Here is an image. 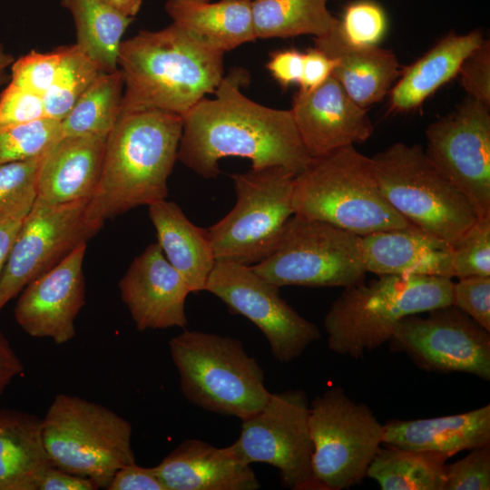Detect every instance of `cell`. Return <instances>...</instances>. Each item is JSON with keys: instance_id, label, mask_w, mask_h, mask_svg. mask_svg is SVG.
I'll use <instances>...</instances> for the list:
<instances>
[{"instance_id": "6da1fadb", "label": "cell", "mask_w": 490, "mask_h": 490, "mask_svg": "<svg viewBox=\"0 0 490 490\" xmlns=\"http://www.w3.org/2000/svg\"><path fill=\"white\" fill-rule=\"evenodd\" d=\"M245 69L224 75L213 98L205 97L183 117L177 160L204 179L217 178L219 161L249 159L253 169L284 167L296 175L312 158L308 154L290 110L261 105L245 96Z\"/></svg>"}, {"instance_id": "9c48e42d", "label": "cell", "mask_w": 490, "mask_h": 490, "mask_svg": "<svg viewBox=\"0 0 490 490\" xmlns=\"http://www.w3.org/2000/svg\"><path fill=\"white\" fill-rule=\"evenodd\" d=\"M295 176L280 166L230 175L236 203L207 230L215 261L250 266L274 251L285 224L294 215Z\"/></svg>"}, {"instance_id": "4fadbf2b", "label": "cell", "mask_w": 490, "mask_h": 490, "mask_svg": "<svg viewBox=\"0 0 490 490\" xmlns=\"http://www.w3.org/2000/svg\"><path fill=\"white\" fill-rule=\"evenodd\" d=\"M388 342L424 371L490 379V331L452 304L402 318Z\"/></svg>"}, {"instance_id": "74e56055", "label": "cell", "mask_w": 490, "mask_h": 490, "mask_svg": "<svg viewBox=\"0 0 490 490\" xmlns=\"http://www.w3.org/2000/svg\"><path fill=\"white\" fill-rule=\"evenodd\" d=\"M60 57L59 48L51 53L31 51L14 61L9 83L44 97L55 78Z\"/></svg>"}, {"instance_id": "f1b7e54d", "label": "cell", "mask_w": 490, "mask_h": 490, "mask_svg": "<svg viewBox=\"0 0 490 490\" xmlns=\"http://www.w3.org/2000/svg\"><path fill=\"white\" fill-rule=\"evenodd\" d=\"M61 4L74 19L78 48L102 72L117 70L122 36L133 18L101 0H62Z\"/></svg>"}, {"instance_id": "603a6c76", "label": "cell", "mask_w": 490, "mask_h": 490, "mask_svg": "<svg viewBox=\"0 0 490 490\" xmlns=\"http://www.w3.org/2000/svg\"><path fill=\"white\" fill-rule=\"evenodd\" d=\"M361 239L367 272L455 278L452 246L418 229L379 231Z\"/></svg>"}, {"instance_id": "ffe728a7", "label": "cell", "mask_w": 490, "mask_h": 490, "mask_svg": "<svg viewBox=\"0 0 490 490\" xmlns=\"http://www.w3.org/2000/svg\"><path fill=\"white\" fill-rule=\"evenodd\" d=\"M167 490H256L260 484L250 465L231 444L216 447L187 439L154 466Z\"/></svg>"}, {"instance_id": "8d00e7d4", "label": "cell", "mask_w": 490, "mask_h": 490, "mask_svg": "<svg viewBox=\"0 0 490 490\" xmlns=\"http://www.w3.org/2000/svg\"><path fill=\"white\" fill-rule=\"evenodd\" d=\"M339 27L343 35L351 43L376 45L386 33L387 17L377 3L357 1L345 9L339 19Z\"/></svg>"}, {"instance_id": "3957f363", "label": "cell", "mask_w": 490, "mask_h": 490, "mask_svg": "<svg viewBox=\"0 0 490 490\" xmlns=\"http://www.w3.org/2000/svg\"><path fill=\"white\" fill-rule=\"evenodd\" d=\"M182 124L181 115L158 110L119 115L106 138L99 183L87 203L91 221L103 226L106 220L167 198Z\"/></svg>"}, {"instance_id": "5b68a950", "label": "cell", "mask_w": 490, "mask_h": 490, "mask_svg": "<svg viewBox=\"0 0 490 490\" xmlns=\"http://www.w3.org/2000/svg\"><path fill=\"white\" fill-rule=\"evenodd\" d=\"M294 215L321 220L358 236L416 229L383 195L371 157L354 145L311 160L294 179Z\"/></svg>"}, {"instance_id": "44dd1931", "label": "cell", "mask_w": 490, "mask_h": 490, "mask_svg": "<svg viewBox=\"0 0 490 490\" xmlns=\"http://www.w3.org/2000/svg\"><path fill=\"white\" fill-rule=\"evenodd\" d=\"M105 136H61L44 153L36 201L63 204L90 200L99 183Z\"/></svg>"}, {"instance_id": "5bb4252c", "label": "cell", "mask_w": 490, "mask_h": 490, "mask_svg": "<svg viewBox=\"0 0 490 490\" xmlns=\"http://www.w3.org/2000/svg\"><path fill=\"white\" fill-rule=\"evenodd\" d=\"M88 201L54 205L34 201L0 276V312L27 284L101 230L102 225L87 218Z\"/></svg>"}, {"instance_id": "681fc988", "label": "cell", "mask_w": 490, "mask_h": 490, "mask_svg": "<svg viewBox=\"0 0 490 490\" xmlns=\"http://www.w3.org/2000/svg\"><path fill=\"white\" fill-rule=\"evenodd\" d=\"M122 15L133 18L139 12L142 0H101Z\"/></svg>"}, {"instance_id": "f35d334b", "label": "cell", "mask_w": 490, "mask_h": 490, "mask_svg": "<svg viewBox=\"0 0 490 490\" xmlns=\"http://www.w3.org/2000/svg\"><path fill=\"white\" fill-rule=\"evenodd\" d=\"M490 489V444L446 466L445 490Z\"/></svg>"}, {"instance_id": "b9f144b4", "label": "cell", "mask_w": 490, "mask_h": 490, "mask_svg": "<svg viewBox=\"0 0 490 490\" xmlns=\"http://www.w3.org/2000/svg\"><path fill=\"white\" fill-rule=\"evenodd\" d=\"M468 97L490 107V43L484 40L462 63L458 74Z\"/></svg>"}, {"instance_id": "30bf717a", "label": "cell", "mask_w": 490, "mask_h": 490, "mask_svg": "<svg viewBox=\"0 0 490 490\" xmlns=\"http://www.w3.org/2000/svg\"><path fill=\"white\" fill-rule=\"evenodd\" d=\"M251 269L282 286L348 288L364 281L361 236L329 223L292 215L274 251Z\"/></svg>"}, {"instance_id": "4dcf8cb0", "label": "cell", "mask_w": 490, "mask_h": 490, "mask_svg": "<svg viewBox=\"0 0 490 490\" xmlns=\"http://www.w3.org/2000/svg\"><path fill=\"white\" fill-rule=\"evenodd\" d=\"M445 455L385 446L368 466L367 476L382 490H445Z\"/></svg>"}, {"instance_id": "ba28073f", "label": "cell", "mask_w": 490, "mask_h": 490, "mask_svg": "<svg viewBox=\"0 0 490 490\" xmlns=\"http://www.w3.org/2000/svg\"><path fill=\"white\" fill-rule=\"evenodd\" d=\"M371 161L383 195L416 229L453 246L478 219L422 146L396 142Z\"/></svg>"}, {"instance_id": "f546056e", "label": "cell", "mask_w": 490, "mask_h": 490, "mask_svg": "<svg viewBox=\"0 0 490 490\" xmlns=\"http://www.w3.org/2000/svg\"><path fill=\"white\" fill-rule=\"evenodd\" d=\"M333 0H251L256 38L314 37L330 33L338 24L328 9Z\"/></svg>"}, {"instance_id": "4316f807", "label": "cell", "mask_w": 490, "mask_h": 490, "mask_svg": "<svg viewBox=\"0 0 490 490\" xmlns=\"http://www.w3.org/2000/svg\"><path fill=\"white\" fill-rule=\"evenodd\" d=\"M165 11L177 26L223 53L257 39L251 0H167Z\"/></svg>"}, {"instance_id": "277c9868", "label": "cell", "mask_w": 490, "mask_h": 490, "mask_svg": "<svg viewBox=\"0 0 490 490\" xmlns=\"http://www.w3.org/2000/svg\"><path fill=\"white\" fill-rule=\"evenodd\" d=\"M452 279L378 275L344 288L324 318L328 348L358 359L388 342L404 318L452 304Z\"/></svg>"}, {"instance_id": "2e32d148", "label": "cell", "mask_w": 490, "mask_h": 490, "mask_svg": "<svg viewBox=\"0 0 490 490\" xmlns=\"http://www.w3.org/2000/svg\"><path fill=\"white\" fill-rule=\"evenodd\" d=\"M468 97L426 130V156L466 197L478 218L490 217V111Z\"/></svg>"}, {"instance_id": "1f68e13d", "label": "cell", "mask_w": 490, "mask_h": 490, "mask_svg": "<svg viewBox=\"0 0 490 490\" xmlns=\"http://www.w3.org/2000/svg\"><path fill=\"white\" fill-rule=\"evenodd\" d=\"M122 92L119 69L102 72L60 122L61 136L107 137L119 118Z\"/></svg>"}, {"instance_id": "8992f818", "label": "cell", "mask_w": 490, "mask_h": 490, "mask_svg": "<svg viewBox=\"0 0 490 490\" xmlns=\"http://www.w3.org/2000/svg\"><path fill=\"white\" fill-rule=\"evenodd\" d=\"M169 349L182 394L207 411L244 420L271 395L263 369L240 339L184 330L170 339Z\"/></svg>"}, {"instance_id": "7dc6e473", "label": "cell", "mask_w": 490, "mask_h": 490, "mask_svg": "<svg viewBox=\"0 0 490 490\" xmlns=\"http://www.w3.org/2000/svg\"><path fill=\"white\" fill-rule=\"evenodd\" d=\"M23 369L22 361L9 340L0 331V396Z\"/></svg>"}, {"instance_id": "52a82bcc", "label": "cell", "mask_w": 490, "mask_h": 490, "mask_svg": "<svg viewBox=\"0 0 490 490\" xmlns=\"http://www.w3.org/2000/svg\"><path fill=\"white\" fill-rule=\"evenodd\" d=\"M41 424L51 466L90 478L99 488L107 489L119 469L135 463L132 425L101 404L60 393Z\"/></svg>"}, {"instance_id": "7402d4cb", "label": "cell", "mask_w": 490, "mask_h": 490, "mask_svg": "<svg viewBox=\"0 0 490 490\" xmlns=\"http://www.w3.org/2000/svg\"><path fill=\"white\" fill-rule=\"evenodd\" d=\"M314 44L337 60L332 75L365 109L383 100L403 70L393 51L348 41L340 30L339 19L330 33L314 37Z\"/></svg>"}, {"instance_id": "f907efd6", "label": "cell", "mask_w": 490, "mask_h": 490, "mask_svg": "<svg viewBox=\"0 0 490 490\" xmlns=\"http://www.w3.org/2000/svg\"><path fill=\"white\" fill-rule=\"evenodd\" d=\"M14 61L13 55L0 44V85L5 81L6 70L11 67Z\"/></svg>"}, {"instance_id": "ab89813d", "label": "cell", "mask_w": 490, "mask_h": 490, "mask_svg": "<svg viewBox=\"0 0 490 490\" xmlns=\"http://www.w3.org/2000/svg\"><path fill=\"white\" fill-rule=\"evenodd\" d=\"M452 305L490 331V276H472L453 283Z\"/></svg>"}, {"instance_id": "bcb514c9", "label": "cell", "mask_w": 490, "mask_h": 490, "mask_svg": "<svg viewBox=\"0 0 490 490\" xmlns=\"http://www.w3.org/2000/svg\"><path fill=\"white\" fill-rule=\"evenodd\" d=\"M98 485L90 478L75 475L49 466L41 476L37 490H96Z\"/></svg>"}, {"instance_id": "d6a6232c", "label": "cell", "mask_w": 490, "mask_h": 490, "mask_svg": "<svg viewBox=\"0 0 490 490\" xmlns=\"http://www.w3.org/2000/svg\"><path fill=\"white\" fill-rule=\"evenodd\" d=\"M59 50V67L43 99L45 116L61 122L102 71L75 44Z\"/></svg>"}, {"instance_id": "ee69618b", "label": "cell", "mask_w": 490, "mask_h": 490, "mask_svg": "<svg viewBox=\"0 0 490 490\" xmlns=\"http://www.w3.org/2000/svg\"><path fill=\"white\" fill-rule=\"evenodd\" d=\"M337 60L314 47L303 53L302 73L299 81V89L313 90L321 85L331 74Z\"/></svg>"}, {"instance_id": "8fae6325", "label": "cell", "mask_w": 490, "mask_h": 490, "mask_svg": "<svg viewBox=\"0 0 490 490\" xmlns=\"http://www.w3.org/2000/svg\"><path fill=\"white\" fill-rule=\"evenodd\" d=\"M309 426L312 468L320 490L360 484L382 445L383 425L372 410L335 387L309 403Z\"/></svg>"}, {"instance_id": "c3c4849f", "label": "cell", "mask_w": 490, "mask_h": 490, "mask_svg": "<svg viewBox=\"0 0 490 490\" xmlns=\"http://www.w3.org/2000/svg\"><path fill=\"white\" fill-rule=\"evenodd\" d=\"M24 218H13L0 221V276Z\"/></svg>"}, {"instance_id": "f6af8a7d", "label": "cell", "mask_w": 490, "mask_h": 490, "mask_svg": "<svg viewBox=\"0 0 490 490\" xmlns=\"http://www.w3.org/2000/svg\"><path fill=\"white\" fill-rule=\"evenodd\" d=\"M303 53L295 49L273 52L266 67L272 77L287 88L292 83H299L302 73Z\"/></svg>"}, {"instance_id": "d4e9b609", "label": "cell", "mask_w": 490, "mask_h": 490, "mask_svg": "<svg viewBox=\"0 0 490 490\" xmlns=\"http://www.w3.org/2000/svg\"><path fill=\"white\" fill-rule=\"evenodd\" d=\"M483 34L451 32L418 60L402 70L389 91V108L406 113L419 107L442 85L457 75L464 60L484 41Z\"/></svg>"}, {"instance_id": "60d3db41", "label": "cell", "mask_w": 490, "mask_h": 490, "mask_svg": "<svg viewBox=\"0 0 490 490\" xmlns=\"http://www.w3.org/2000/svg\"><path fill=\"white\" fill-rule=\"evenodd\" d=\"M47 118L42 96L9 83L0 95V127Z\"/></svg>"}, {"instance_id": "836d02e7", "label": "cell", "mask_w": 490, "mask_h": 490, "mask_svg": "<svg viewBox=\"0 0 490 490\" xmlns=\"http://www.w3.org/2000/svg\"><path fill=\"white\" fill-rule=\"evenodd\" d=\"M44 156L0 164V221L24 218L30 211Z\"/></svg>"}, {"instance_id": "e575fe53", "label": "cell", "mask_w": 490, "mask_h": 490, "mask_svg": "<svg viewBox=\"0 0 490 490\" xmlns=\"http://www.w3.org/2000/svg\"><path fill=\"white\" fill-rule=\"evenodd\" d=\"M60 136V121L51 118L0 127V164L39 157Z\"/></svg>"}, {"instance_id": "7bdbcfd3", "label": "cell", "mask_w": 490, "mask_h": 490, "mask_svg": "<svg viewBox=\"0 0 490 490\" xmlns=\"http://www.w3.org/2000/svg\"><path fill=\"white\" fill-rule=\"evenodd\" d=\"M108 490H167L153 467H142L136 463L119 469Z\"/></svg>"}, {"instance_id": "d6986e66", "label": "cell", "mask_w": 490, "mask_h": 490, "mask_svg": "<svg viewBox=\"0 0 490 490\" xmlns=\"http://www.w3.org/2000/svg\"><path fill=\"white\" fill-rule=\"evenodd\" d=\"M120 295L140 331L185 328L190 288L162 248L152 243L129 266L119 281Z\"/></svg>"}, {"instance_id": "9a60e30c", "label": "cell", "mask_w": 490, "mask_h": 490, "mask_svg": "<svg viewBox=\"0 0 490 490\" xmlns=\"http://www.w3.org/2000/svg\"><path fill=\"white\" fill-rule=\"evenodd\" d=\"M279 289L250 266L215 261L204 290L250 320L267 338L274 358L289 363L320 339L321 333L280 297Z\"/></svg>"}, {"instance_id": "ac0fdd59", "label": "cell", "mask_w": 490, "mask_h": 490, "mask_svg": "<svg viewBox=\"0 0 490 490\" xmlns=\"http://www.w3.org/2000/svg\"><path fill=\"white\" fill-rule=\"evenodd\" d=\"M290 111L312 159L362 143L374 130L366 109L351 99L332 74L313 90L299 89L293 95Z\"/></svg>"}, {"instance_id": "d590c367", "label": "cell", "mask_w": 490, "mask_h": 490, "mask_svg": "<svg viewBox=\"0 0 490 490\" xmlns=\"http://www.w3.org/2000/svg\"><path fill=\"white\" fill-rule=\"evenodd\" d=\"M455 278L490 276V217L478 218L452 246Z\"/></svg>"}, {"instance_id": "7a4b0ae2", "label": "cell", "mask_w": 490, "mask_h": 490, "mask_svg": "<svg viewBox=\"0 0 490 490\" xmlns=\"http://www.w3.org/2000/svg\"><path fill=\"white\" fill-rule=\"evenodd\" d=\"M224 54L173 23L122 40L118 56L123 79L120 114L158 110L183 117L220 84Z\"/></svg>"}, {"instance_id": "7c38bea8", "label": "cell", "mask_w": 490, "mask_h": 490, "mask_svg": "<svg viewBox=\"0 0 490 490\" xmlns=\"http://www.w3.org/2000/svg\"><path fill=\"white\" fill-rule=\"evenodd\" d=\"M309 402L300 389L271 393L264 407L242 421L232 444L249 465L265 463L279 469L291 490H320L312 468Z\"/></svg>"}, {"instance_id": "83f0119b", "label": "cell", "mask_w": 490, "mask_h": 490, "mask_svg": "<svg viewBox=\"0 0 490 490\" xmlns=\"http://www.w3.org/2000/svg\"><path fill=\"white\" fill-rule=\"evenodd\" d=\"M49 466L41 419L15 409H0V490H37Z\"/></svg>"}, {"instance_id": "484cf974", "label": "cell", "mask_w": 490, "mask_h": 490, "mask_svg": "<svg viewBox=\"0 0 490 490\" xmlns=\"http://www.w3.org/2000/svg\"><path fill=\"white\" fill-rule=\"evenodd\" d=\"M157 242L191 292L205 289L215 263L208 230L194 225L173 201L162 200L149 206Z\"/></svg>"}, {"instance_id": "e0dca14e", "label": "cell", "mask_w": 490, "mask_h": 490, "mask_svg": "<svg viewBox=\"0 0 490 490\" xmlns=\"http://www.w3.org/2000/svg\"><path fill=\"white\" fill-rule=\"evenodd\" d=\"M85 250L86 243L78 246L19 293L15 318L31 337L64 344L75 336L74 321L85 303Z\"/></svg>"}, {"instance_id": "cb8c5ba5", "label": "cell", "mask_w": 490, "mask_h": 490, "mask_svg": "<svg viewBox=\"0 0 490 490\" xmlns=\"http://www.w3.org/2000/svg\"><path fill=\"white\" fill-rule=\"evenodd\" d=\"M490 444V405L456 415L390 420L382 445L452 456Z\"/></svg>"}]
</instances>
